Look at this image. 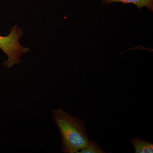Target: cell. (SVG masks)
<instances>
[{
	"label": "cell",
	"instance_id": "cell-1",
	"mask_svg": "<svg viewBox=\"0 0 153 153\" xmlns=\"http://www.w3.org/2000/svg\"><path fill=\"white\" fill-rule=\"evenodd\" d=\"M53 121L59 129L65 153H78L90 142L85 122L62 108L52 110Z\"/></svg>",
	"mask_w": 153,
	"mask_h": 153
},
{
	"label": "cell",
	"instance_id": "cell-2",
	"mask_svg": "<svg viewBox=\"0 0 153 153\" xmlns=\"http://www.w3.org/2000/svg\"><path fill=\"white\" fill-rule=\"evenodd\" d=\"M23 34L22 30L16 25L11 28L10 32L8 36H0V49L8 57L7 60L3 63L6 68H10L15 64L20 63V57L29 51V48L23 47L19 43V40Z\"/></svg>",
	"mask_w": 153,
	"mask_h": 153
},
{
	"label": "cell",
	"instance_id": "cell-3",
	"mask_svg": "<svg viewBox=\"0 0 153 153\" xmlns=\"http://www.w3.org/2000/svg\"><path fill=\"white\" fill-rule=\"evenodd\" d=\"M104 4L109 5L112 3L121 2L132 4L137 6L139 10L146 7L151 12L153 11V0H101Z\"/></svg>",
	"mask_w": 153,
	"mask_h": 153
},
{
	"label": "cell",
	"instance_id": "cell-4",
	"mask_svg": "<svg viewBox=\"0 0 153 153\" xmlns=\"http://www.w3.org/2000/svg\"><path fill=\"white\" fill-rule=\"evenodd\" d=\"M131 143L135 149L136 153H153V144L136 137L131 140Z\"/></svg>",
	"mask_w": 153,
	"mask_h": 153
},
{
	"label": "cell",
	"instance_id": "cell-5",
	"mask_svg": "<svg viewBox=\"0 0 153 153\" xmlns=\"http://www.w3.org/2000/svg\"><path fill=\"white\" fill-rule=\"evenodd\" d=\"M101 146L95 140L90 141L85 147L81 150L78 153H104Z\"/></svg>",
	"mask_w": 153,
	"mask_h": 153
}]
</instances>
